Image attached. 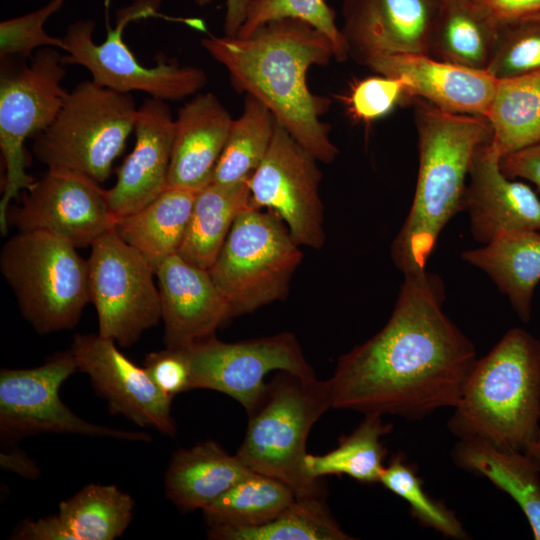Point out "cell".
Instances as JSON below:
<instances>
[{"label":"cell","mask_w":540,"mask_h":540,"mask_svg":"<svg viewBox=\"0 0 540 540\" xmlns=\"http://www.w3.org/2000/svg\"><path fill=\"white\" fill-rule=\"evenodd\" d=\"M404 276L384 327L338 359L332 408L418 419L458 403L475 347L443 311L442 279Z\"/></svg>","instance_id":"obj_1"},{"label":"cell","mask_w":540,"mask_h":540,"mask_svg":"<svg viewBox=\"0 0 540 540\" xmlns=\"http://www.w3.org/2000/svg\"><path fill=\"white\" fill-rule=\"evenodd\" d=\"M202 47L227 70L238 93L263 103L277 122L319 162L331 163L339 150L321 120L330 100L312 93L307 72L335 59L330 39L293 18L269 22L246 37L209 35Z\"/></svg>","instance_id":"obj_2"},{"label":"cell","mask_w":540,"mask_h":540,"mask_svg":"<svg viewBox=\"0 0 540 540\" xmlns=\"http://www.w3.org/2000/svg\"><path fill=\"white\" fill-rule=\"evenodd\" d=\"M417 100V182L410 210L391 244V258L404 275L426 270L442 230L462 211L477 148L492 139L486 117L451 113Z\"/></svg>","instance_id":"obj_3"},{"label":"cell","mask_w":540,"mask_h":540,"mask_svg":"<svg viewBox=\"0 0 540 540\" xmlns=\"http://www.w3.org/2000/svg\"><path fill=\"white\" fill-rule=\"evenodd\" d=\"M454 409L448 426L460 439L527 453L540 433V340L508 330L475 361Z\"/></svg>","instance_id":"obj_4"},{"label":"cell","mask_w":540,"mask_h":540,"mask_svg":"<svg viewBox=\"0 0 540 540\" xmlns=\"http://www.w3.org/2000/svg\"><path fill=\"white\" fill-rule=\"evenodd\" d=\"M332 408L329 381L286 371L266 384L236 455L253 472L289 486L297 499L322 497L319 480L304 470L309 433Z\"/></svg>","instance_id":"obj_5"},{"label":"cell","mask_w":540,"mask_h":540,"mask_svg":"<svg viewBox=\"0 0 540 540\" xmlns=\"http://www.w3.org/2000/svg\"><path fill=\"white\" fill-rule=\"evenodd\" d=\"M0 270L39 334L74 328L90 302L88 261L51 233L18 231L1 249Z\"/></svg>","instance_id":"obj_6"},{"label":"cell","mask_w":540,"mask_h":540,"mask_svg":"<svg viewBox=\"0 0 540 540\" xmlns=\"http://www.w3.org/2000/svg\"><path fill=\"white\" fill-rule=\"evenodd\" d=\"M137 110L130 93L82 81L68 92L51 125L33 138L32 152L48 169L103 183L134 132Z\"/></svg>","instance_id":"obj_7"},{"label":"cell","mask_w":540,"mask_h":540,"mask_svg":"<svg viewBox=\"0 0 540 540\" xmlns=\"http://www.w3.org/2000/svg\"><path fill=\"white\" fill-rule=\"evenodd\" d=\"M302 257L279 216L252 207L242 211L208 270L229 318L284 300Z\"/></svg>","instance_id":"obj_8"},{"label":"cell","mask_w":540,"mask_h":540,"mask_svg":"<svg viewBox=\"0 0 540 540\" xmlns=\"http://www.w3.org/2000/svg\"><path fill=\"white\" fill-rule=\"evenodd\" d=\"M1 59L0 149L4 160V185L0 200V231L8 230L10 202L35 179L26 172L25 141L48 128L68 95L62 86L66 75L63 54L57 48L37 49L30 57Z\"/></svg>","instance_id":"obj_9"},{"label":"cell","mask_w":540,"mask_h":540,"mask_svg":"<svg viewBox=\"0 0 540 540\" xmlns=\"http://www.w3.org/2000/svg\"><path fill=\"white\" fill-rule=\"evenodd\" d=\"M157 7L158 2L154 0H139L126 8L120 13L115 28L107 26L102 43L94 41L93 20L71 23L62 36L63 63L83 66L96 84L121 93L141 91L165 101L195 94L207 83L202 69L164 58L153 67L143 66L123 39L124 28L130 21L151 16Z\"/></svg>","instance_id":"obj_10"},{"label":"cell","mask_w":540,"mask_h":540,"mask_svg":"<svg viewBox=\"0 0 540 540\" xmlns=\"http://www.w3.org/2000/svg\"><path fill=\"white\" fill-rule=\"evenodd\" d=\"M78 371L70 349L56 352L43 364L0 371V436L13 445L25 437L74 434L125 441L150 442L144 432L115 429L84 420L59 396L62 384Z\"/></svg>","instance_id":"obj_11"},{"label":"cell","mask_w":540,"mask_h":540,"mask_svg":"<svg viewBox=\"0 0 540 540\" xmlns=\"http://www.w3.org/2000/svg\"><path fill=\"white\" fill-rule=\"evenodd\" d=\"M87 261L98 333L122 347L132 346L161 320L155 271L114 229L91 245Z\"/></svg>","instance_id":"obj_12"},{"label":"cell","mask_w":540,"mask_h":540,"mask_svg":"<svg viewBox=\"0 0 540 540\" xmlns=\"http://www.w3.org/2000/svg\"><path fill=\"white\" fill-rule=\"evenodd\" d=\"M191 372V387L230 396L248 413L261 397L269 372L286 371L315 376L294 334L224 342L215 335L184 348Z\"/></svg>","instance_id":"obj_13"},{"label":"cell","mask_w":540,"mask_h":540,"mask_svg":"<svg viewBox=\"0 0 540 540\" xmlns=\"http://www.w3.org/2000/svg\"><path fill=\"white\" fill-rule=\"evenodd\" d=\"M318 160L278 122L269 150L249 178L252 208L273 212L293 240L314 249L325 243Z\"/></svg>","instance_id":"obj_14"},{"label":"cell","mask_w":540,"mask_h":540,"mask_svg":"<svg viewBox=\"0 0 540 540\" xmlns=\"http://www.w3.org/2000/svg\"><path fill=\"white\" fill-rule=\"evenodd\" d=\"M116 220L100 183L63 169H48L7 216L8 225L19 231H45L76 248L91 246L114 229Z\"/></svg>","instance_id":"obj_15"},{"label":"cell","mask_w":540,"mask_h":540,"mask_svg":"<svg viewBox=\"0 0 540 540\" xmlns=\"http://www.w3.org/2000/svg\"><path fill=\"white\" fill-rule=\"evenodd\" d=\"M116 342L98 334H76L70 350L78 371L88 375L95 392L112 414L174 437L177 426L172 400L139 367L121 353Z\"/></svg>","instance_id":"obj_16"},{"label":"cell","mask_w":540,"mask_h":540,"mask_svg":"<svg viewBox=\"0 0 540 540\" xmlns=\"http://www.w3.org/2000/svg\"><path fill=\"white\" fill-rule=\"evenodd\" d=\"M441 0H344L348 57L366 64L380 55L429 54Z\"/></svg>","instance_id":"obj_17"},{"label":"cell","mask_w":540,"mask_h":540,"mask_svg":"<svg viewBox=\"0 0 540 540\" xmlns=\"http://www.w3.org/2000/svg\"><path fill=\"white\" fill-rule=\"evenodd\" d=\"M501 158L490 140L477 148L469 171L462 211L481 245L505 232L540 231L539 197L529 185L503 173Z\"/></svg>","instance_id":"obj_18"},{"label":"cell","mask_w":540,"mask_h":540,"mask_svg":"<svg viewBox=\"0 0 540 540\" xmlns=\"http://www.w3.org/2000/svg\"><path fill=\"white\" fill-rule=\"evenodd\" d=\"M135 145L117 171L113 187L106 190L116 218L134 213L168 188L175 118L165 100L149 97L137 110Z\"/></svg>","instance_id":"obj_19"},{"label":"cell","mask_w":540,"mask_h":540,"mask_svg":"<svg viewBox=\"0 0 540 540\" xmlns=\"http://www.w3.org/2000/svg\"><path fill=\"white\" fill-rule=\"evenodd\" d=\"M365 65L376 74L403 78L407 97L422 99L451 113L486 117L497 84L486 70L426 54L380 55Z\"/></svg>","instance_id":"obj_20"},{"label":"cell","mask_w":540,"mask_h":540,"mask_svg":"<svg viewBox=\"0 0 540 540\" xmlns=\"http://www.w3.org/2000/svg\"><path fill=\"white\" fill-rule=\"evenodd\" d=\"M155 274L166 347L190 346L214 335L230 319L208 270L174 254L158 266Z\"/></svg>","instance_id":"obj_21"},{"label":"cell","mask_w":540,"mask_h":540,"mask_svg":"<svg viewBox=\"0 0 540 540\" xmlns=\"http://www.w3.org/2000/svg\"><path fill=\"white\" fill-rule=\"evenodd\" d=\"M232 122L212 93L197 94L178 110L168 187L198 191L212 182Z\"/></svg>","instance_id":"obj_22"},{"label":"cell","mask_w":540,"mask_h":540,"mask_svg":"<svg viewBox=\"0 0 540 540\" xmlns=\"http://www.w3.org/2000/svg\"><path fill=\"white\" fill-rule=\"evenodd\" d=\"M254 473L215 441L176 450L164 476L166 497L182 512L204 509Z\"/></svg>","instance_id":"obj_23"},{"label":"cell","mask_w":540,"mask_h":540,"mask_svg":"<svg viewBox=\"0 0 540 540\" xmlns=\"http://www.w3.org/2000/svg\"><path fill=\"white\" fill-rule=\"evenodd\" d=\"M461 257L491 278L523 322L530 320L540 281V231L505 232Z\"/></svg>","instance_id":"obj_24"},{"label":"cell","mask_w":540,"mask_h":540,"mask_svg":"<svg viewBox=\"0 0 540 540\" xmlns=\"http://www.w3.org/2000/svg\"><path fill=\"white\" fill-rule=\"evenodd\" d=\"M198 191L168 187L142 209L117 218L114 230L156 272L165 259L178 254Z\"/></svg>","instance_id":"obj_25"},{"label":"cell","mask_w":540,"mask_h":540,"mask_svg":"<svg viewBox=\"0 0 540 540\" xmlns=\"http://www.w3.org/2000/svg\"><path fill=\"white\" fill-rule=\"evenodd\" d=\"M464 469L488 478L520 506L540 540V467L526 453L503 450L477 438L461 439L453 453Z\"/></svg>","instance_id":"obj_26"},{"label":"cell","mask_w":540,"mask_h":540,"mask_svg":"<svg viewBox=\"0 0 540 540\" xmlns=\"http://www.w3.org/2000/svg\"><path fill=\"white\" fill-rule=\"evenodd\" d=\"M249 179L235 184L211 182L197 192L178 255L209 270L238 215L251 207Z\"/></svg>","instance_id":"obj_27"},{"label":"cell","mask_w":540,"mask_h":540,"mask_svg":"<svg viewBox=\"0 0 540 540\" xmlns=\"http://www.w3.org/2000/svg\"><path fill=\"white\" fill-rule=\"evenodd\" d=\"M499 26L471 0H441L429 56L486 70Z\"/></svg>","instance_id":"obj_28"},{"label":"cell","mask_w":540,"mask_h":540,"mask_svg":"<svg viewBox=\"0 0 540 540\" xmlns=\"http://www.w3.org/2000/svg\"><path fill=\"white\" fill-rule=\"evenodd\" d=\"M486 118L502 157L540 143V71L497 79Z\"/></svg>","instance_id":"obj_29"},{"label":"cell","mask_w":540,"mask_h":540,"mask_svg":"<svg viewBox=\"0 0 540 540\" xmlns=\"http://www.w3.org/2000/svg\"><path fill=\"white\" fill-rule=\"evenodd\" d=\"M133 497L116 485L90 483L59 503L57 516L68 540H114L126 531Z\"/></svg>","instance_id":"obj_30"},{"label":"cell","mask_w":540,"mask_h":540,"mask_svg":"<svg viewBox=\"0 0 540 540\" xmlns=\"http://www.w3.org/2000/svg\"><path fill=\"white\" fill-rule=\"evenodd\" d=\"M392 430L378 414H367L338 446L322 455L306 454L304 470L315 480L330 475H347L361 483H377L385 468L386 449L381 438Z\"/></svg>","instance_id":"obj_31"},{"label":"cell","mask_w":540,"mask_h":540,"mask_svg":"<svg viewBox=\"0 0 540 540\" xmlns=\"http://www.w3.org/2000/svg\"><path fill=\"white\" fill-rule=\"evenodd\" d=\"M296 499L283 482L254 472L201 511L208 529L258 526L276 518Z\"/></svg>","instance_id":"obj_32"},{"label":"cell","mask_w":540,"mask_h":540,"mask_svg":"<svg viewBox=\"0 0 540 540\" xmlns=\"http://www.w3.org/2000/svg\"><path fill=\"white\" fill-rule=\"evenodd\" d=\"M277 120L259 100L245 95L241 115L233 119L212 182L235 184L248 180L266 156Z\"/></svg>","instance_id":"obj_33"},{"label":"cell","mask_w":540,"mask_h":540,"mask_svg":"<svg viewBox=\"0 0 540 540\" xmlns=\"http://www.w3.org/2000/svg\"><path fill=\"white\" fill-rule=\"evenodd\" d=\"M213 540H349L322 497L296 499L268 523L235 528H210Z\"/></svg>","instance_id":"obj_34"},{"label":"cell","mask_w":540,"mask_h":540,"mask_svg":"<svg viewBox=\"0 0 540 540\" xmlns=\"http://www.w3.org/2000/svg\"><path fill=\"white\" fill-rule=\"evenodd\" d=\"M305 21L325 34L333 44L335 60L348 58L334 10L325 0H250L245 20L235 36L246 37L261 26L280 19Z\"/></svg>","instance_id":"obj_35"},{"label":"cell","mask_w":540,"mask_h":540,"mask_svg":"<svg viewBox=\"0 0 540 540\" xmlns=\"http://www.w3.org/2000/svg\"><path fill=\"white\" fill-rule=\"evenodd\" d=\"M379 483L404 499L413 516L423 525L445 537L465 538L464 529L454 513L425 492L423 481L414 466L407 463L401 455H394L388 465H385Z\"/></svg>","instance_id":"obj_36"},{"label":"cell","mask_w":540,"mask_h":540,"mask_svg":"<svg viewBox=\"0 0 540 540\" xmlns=\"http://www.w3.org/2000/svg\"><path fill=\"white\" fill-rule=\"evenodd\" d=\"M486 71L496 79L540 71V13L499 27Z\"/></svg>","instance_id":"obj_37"},{"label":"cell","mask_w":540,"mask_h":540,"mask_svg":"<svg viewBox=\"0 0 540 540\" xmlns=\"http://www.w3.org/2000/svg\"><path fill=\"white\" fill-rule=\"evenodd\" d=\"M67 0H51L31 13L0 23V57H29L37 49L54 47L64 50L62 37H54L44 30L50 16L59 11Z\"/></svg>","instance_id":"obj_38"},{"label":"cell","mask_w":540,"mask_h":540,"mask_svg":"<svg viewBox=\"0 0 540 540\" xmlns=\"http://www.w3.org/2000/svg\"><path fill=\"white\" fill-rule=\"evenodd\" d=\"M407 98V84L401 77L377 74L351 86L345 103L351 117L370 123L388 114Z\"/></svg>","instance_id":"obj_39"},{"label":"cell","mask_w":540,"mask_h":540,"mask_svg":"<svg viewBox=\"0 0 540 540\" xmlns=\"http://www.w3.org/2000/svg\"><path fill=\"white\" fill-rule=\"evenodd\" d=\"M143 367L155 385L169 398L192 390L191 372L184 348H169L146 355Z\"/></svg>","instance_id":"obj_40"},{"label":"cell","mask_w":540,"mask_h":540,"mask_svg":"<svg viewBox=\"0 0 540 540\" xmlns=\"http://www.w3.org/2000/svg\"><path fill=\"white\" fill-rule=\"evenodd\" d=\"M499 27L540 13V0H471Z\"/></svg>","instance_id":"obj_41"},{"label":"cell","mask_w":540,"mask_h":540,"mask_svg":"<svg viewBox=\"0 0 540 540\" xmlns=\"http://www.w3.org/2000/svg\"><path fill=\"white\" fill-rule=\"evenodd\" d=\"M500 166L507 177L525 179L540 190V143L503 156Z\"/></svg>","instance_id":"obj_42"},{"label":"cell","mask_w":540,"mask_h":540,"mask_svg":"<svg viewBox=\"0 0 540 540\" xmlns=\"http://www.w3.org/2000/svg\"><path fill=\"white\" fill-rule=\"evenodd\" d=\"M12 539L18 540H68L57 513L46 517L22 521L15 529Z\"/></svg>","instance_id":"obj_43"},{"label":"cell","mask_w":540,"mask_h":540,"mask_svg":"<svg viewBox=\"0 0 540 540\" xmlns=\"http://www.w3.org/2000/svg\"><path fill=\"white\" fill-rule=\"evenodd\" d=\"M0 463L3 469L24 478L36 479L40 474L37 464L17 447H11L8 451L1 452Z\"/></svg>","instance_id":"obj_44"},{"label":"cell","mask_w":540,"mask_h":540,"mask_svg":"<svg viewBox=\"0 0 540 540\" xmlns=\"http://www.w3.org/2000/svg\"><path fill=\"white\" fill-rule=\"evenodd\" d=\"M198 6H206L212 0H194ZM250 0H226V13L224 18V33L235 36L241 28Z\"/></svg>","instance_id":"obj_45"},{"label":"cell","mask_w":540,"mask_h":540,"mask_svg":"<svg viewBox=\"0 0 540 540\" xmlns=\"http://www.w3.org/2000/svg\"><path fill=\"white\" fill-rule=\"evenodd\" d=\"M526 454L529 455L540 467V433L536 443Z\"/></svg>","instance_id":"obj_46"}]
</instances>
